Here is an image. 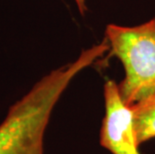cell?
<instances>
[{
	"instance_id": "cell-1",
	"label": "cell",
	"mask_w": 155,
	"mask_h": 154,
	"mask_svg": "<svg viewBox=\"0 0 155 154\" xmlns=\"http://www.w3.org/2000/svg\"><path fill=\"white\" fill-rule=\"evenodd\" d=\"M109 48L104 39L85 49L76 60L50 71L13 103L0 123V154H44V134L56 103L72 79Z\"/></svg>"
},
{
	"instance_id": "cell-2",
	"label": "cell",
	"mask_w": 155,
	"mask_h": 154,
	"mask_svg": "<svg viewBox=\"0 0 155 154\" xmlns=\"http://www.w3.org/2000/svg\"><path fill=\"white\" fill-rule=\"evenodd\" d=\"M105 39L124 68L118 84L121 96L129 106L155 94V17L137 26L108 24Z\"/></svg>"
},
{
	"instance_id": "cell-3",
	"label": "cell",
	"mask_w": 155,
	"mask_h": 154,
	"mask_svg": "<svg viewBox=\"0 0 155 154\" xmlns=\"http://www.w3.org/2000/svg\"><path fill=\"white\" fill-rule=\"evenodd\" d=\"M103 94L105 114L99 133L100 145L111 154H142L132 108L123 100L118 84L106 80Z\"/></svg>"
},
{
	"instance_id": "cell-4",
	"label": "cell",
	"mask_w": 155,
	"mask_h": 154,
	"mask_svg": "<svg viewBox=\"0 0 155 154\" xmlns=\"http://www.w3.org/2000/svg\"><path fill=\"white\" fill-rule=\"evenodd\" d=\"M138 142L155 138V94L131 105Z\"/></svg>"
},
{
	"instance_id": "cell-5",
	"label": "cell",
	"mask_w": 155,
	"mask_h": 154,
	"mask_svg": "<svg viewBox=\"0 0 155 154\" xmlns=\"http://www.w3.org/2000/svg\"><path fill=\"white\" fill-rule=\"evenodd\" d=\"M74 2L76 3V6L78 8V11L81 15H84L85 12L87 10V6L85 0H74Z\"/></svg>"
}]
</instances>
